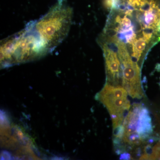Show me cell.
<instances>
[{"label":"cell","instance_id":"1","mask_svg":"<svg viewBox=\"0 0 160 160\" xmlns=\"http://www.w3.org/2000/svg\"><path fill=\"white\" fill-rule=\"evenodd\" d=\"M72 15V8L66 0H58L46 14L33 21L35 29L50 52L68 35Z\"/></svg>","mask_w":160,"mask_h":160},{"label":"cell","instance_id":"3","mask_svg":"<svg viewBox=\"0 0 160 160\" xmlns=\"http://www.w3.org/2000/svg\"><path fill=\"white\" fill-rule=\"evenodd\" d=\"M128 92L124 87L106 84L100 94V98L108 109L113 126L122 124L128 114L130 103Z\"/></svg>","mask_w":160,"mask_h":160},{"label":"cell","instance_id":"7","mask_svg":"<svg viewBox=\"0 0 160 160\" xmlns=\"http://www.w3.org/2000/svg\"><path fill=\"white\" fill-rule=\"evenodd\" d=\"M152 131V120L149 110L143 106L139 114L136 133L142 141L149 137Z\"/></svg>","mask_w":160,"mask_h":160},{"label":"cell","instance_id":"8","mask_svg":"<svg viewBox=\"0 0 160 160\" xmlns=\"http://www.w3.org/2000/svg\"><path fill=\"white\" fill-rule=\"evenodd\" d=\"M144 27L150 26L158 29L160 22V9L156 2L150 9L144 12Z\"/></svg>","mask_w":160,"mask_h":160},{"label":"cell","instance_id":"13","mask_svg":"<svg viewBox=\"0 0 160 160\" xmlns=\"http://www.w3.org/2000/svg\"><path fill=\"white\" fill-rule=\"evenodd\" d=\"M158 38H159V41H160V37H159Z\"/></svg>","mask_w":160,"mask_h":160},{"label":"cell","instance_id":"9","mask_svg":"<svg viewBox=\"0 0 160 160\" xmlns=\"http://www.w3.org/2000/svg\"><path fill=\"white\" fill-rule=\"evenodd\" d=\"M142 28L143 38L146 40L147 44H148L151 41L153 35L157 34L158 31V29H155L150 26H146Z\"/></svg>","mask_w":160,"mask_h":160},{"label":"cell","instance_id":"10","mask_svg":"<svg viewBox=\"0 0 160 160\" xmlns=\"http://www.w3.org/2000/svg\"><path fill=\"white\" fill-rule=\"evenodd\" d=\"M132 23L131 20L127 18V16L125 15L122 18L121 23H120L118 26L123 29H128L132 26Z\"/></svg>","mask_w":160,"mask_h":160},{"label":"cell","instance_id":"12","mask_svg":"<svg viewBox=\"0 0 160 160\" xmlns=\"http://www.w3.org/2000/svg\"><path fill=\"white\" fill-rule=\"evenodd\" d=\"M158 31L159 32H160V22L159 23V26H158Z\"/></svg>","mask_w":160,"mask_h":160},{"label":"cell","instance_id":"11","mask_svg":"<svg viewBox=\"0 0 160 160\" xmlns=\"http://www.w3.org/2000/svg\"><path fill=\"white\" fill-rule=\"evenodd\" d=\"M120 160H130L131 159V156L129 153L124 152L121 155L120 157Z\"/></svg>","mask_w":160,"mask_h":160},{"label":"cell","instance_id":"5","mask_svg":"<svg viewBox=\"0 0 160 160\" xmlns=\"http://www.w3.org/2000/svg\"><path fill=\"white\" fill-rule=\"evenodd\" d=\"M142 107V104H134L124 119L123 125L125 132L123 139L129 145H137L142 142L139 136L136 133V129L139 114Z\"/></svg>","mask_w":160,"mask_h":160},{"label":"cell","instance_id":"4","mask_svg":"<svg viewBox=\"0 0 160 160\" xmlns=\"http://www.w3.org/2000/svg\"><path fill=\"white\" fill-rule=\"evenodd\" d=\"M120 60L122 70L123 87L131 97L142 98L144 93L141 84L140 68L137 63L132 61L130 55Z\"/></svg>","mask_w":160,"mask_h":160},{"label":"cell","instance_id":"2","mask_svg":"<svg viewBox=\"0 0 160 160\" xmlns=\"http://www.w3.org/2000/svg\"><path fill=\"white\" fill-rule=\"evenodd\" d=\"M51 52L36 31L33 22L25 29L3 40L1 56L3 59L27 60L42 57Z\"/></svg>","mask_w":160,"mask_h":160},{"label":"cell","instance_id":"6","mask_svg":"<svg viewBox=\"0 0 160 160\" xmlns=\"http://www.w3.org/2000/svg\"><path fill=\"white\" fill-rule=\"evenodd\" d=\"M106 68L109 83L118 86L120 77V62L118 54L111 52L104 51Z\"/></svg>","mask_w":160,"mask_h":160}]
</instances>
